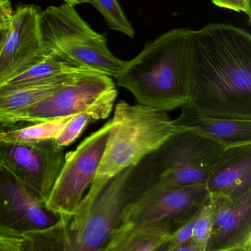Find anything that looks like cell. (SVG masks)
Masks as SVG:
<instances>
[{"instance_id":"1","label":"cell","mask_w":251,"mask_h":251,"mask_svg":"<svg viewBox=\"0 0 251 251\" xmlns=\"http://www.w3.org/2000/svg\"><path fill=\"white\" fill-rule=\"evenodd\" d=\"M187 105L218 119L251 120V36L230 24L191 32Z\"/></svg>"},{"instance_id":"2","label":"cell","mask_w":251,"mask_h":251,"mask_svg":"<svg viewBox=\"0 0 251 251\" xmlns=\"http://www.w3.org/2000/svg\"><path fill=\"white\" fill-rule=\"evenodd\" d=\"M191 32L172 29L161 35L133 60L116 78L139 104L171 111L188 104L191 83Z\"/></svg>"},{"instance_id":"3","label":"cell","mask_w":251,"mask_h":251,"mask_svg":"<svg viewBox=\"0 0 251 251\" xmlns=\"http://www.w3.org/2000/svg\"><path fill=\"white\" fill-rule=\"evenodd\" d=\"M128 206L117 187L106 185L86 193L73 215L53 226L20 237L22 251H100L122 224Z\"/></svg>"},{"instance_id":"4","label":"cell","mask_w":251,"mask_h":251,"mask_svg":"<svg viewBox=\"0 0 251 251\" xmlns=\"http://www.w3.org/2000/svg\"><path fill=\"white\" fill-rule=\"evenodd\" d=\"M228 149L200 136L175 132L131 167L127 185L138 199L162 186H206L208 177Z\"/></svg>"},{"instance_id":"5","label":"cell","mask_w":251,"mask_h":251,"mask_svg":"<svg viewBox=\"0 0 251 251\" xmlns=\"http://www.w3.org/2000/svg\"><path fill=\"white\" fill-rule=\"evenodd\" d=\"M175 133L166 112L119 101L106 148L89 188L97 190L121 171L134 166Z\"/></svg>"},{"instance_id":"6","label":"cell","mask_w":251,"mask_h":251,"mask_svg":"<svg viewBox=\"0 0 251 251\" xmlns=\"http://www.w3.org/2000/svg\"><path fill=\"white\" fill-rule=\"evenodd\" d=\"M111 127V121L66 153L64 165L46 202L60 217L73 215L89 188L100 165Z\"/></svg>"},{"instance_id":"7","label":"cell","mask_w":251,"mask_h":251,"mask_svg":"<svg viewBox=\"0 0 251 251\" xmlns=\"http://www.w3.org/2000/svg\"><path fill=\"white\" fill-rule=\"evenodd\" d=\"M209 196L205 185L155 187L126 208L122 223L165 227L172 234L200 209Z\"/></svg>"},{"instance_id":"8","label":"cell","mask_w":251,"mask_h":251,"mask_svg":"<svg viewBox=\"0 0 251 251\" xmlns=\"http://www.w3.org/2000/svg\"><path fill=\"white\" fill-rule=\"evenodd\" d=\"M66 153L55 139L32 144L0 143V168L47 202L64 165Z\"/></svg>"},{"instance_id":"9","label":"cell","mask_w":251,"mask_h":251,"mask_svg":"<svg viewBox=\"0 0 251 251\" xmlns=\"http://www.w3.org/2000/svg\"><path fill=\"white\" fill-rule=\"evenodd\" d=\"M113 89L115 84L112 78L90 71L70 85L29 107L0 113V125L12 126L20 122L35 124L71 117L87 110Z\"/></svg>"},{"instance_id":"10","label":"cell","mask_w":251,"mask_h":251,"mask_svg":"<svg viewBox=\"0 0 251 251\" xmlns=\"http://www.w3.org/2000/svg\"><path fill=\"white\" fill-rule=\"evenodd\" d=\"M41 11L35 4H19L13 10L0 50V85L50 54L43 42Z\"/></svg>"},{"instance_id":"11","label":"cell","mask_w":251,"mask_h":251,"mask_svg":"<svg viewBox=\"0 0 251 251\" xmlns=\"http://www.w3.org/2000/svg\"><path fill=\"white\" fill-rule=\"evenodd\" d=\"M61 217L50 211L11 174L0 168V235L20 238L47 229Z\"/></svg>"},{"instance_id":"12","label":"cell","mask_w":251,"mask_h":251,"mask_svg":"<svg viewBox=\"0 0 251 251\" xmlns=\"http://www.w3.org/2000/svg\"><path fill=\"white\" fill-rule=\"evenodd\" d=\"M210 197L212 229L205 251L251 250V191L237 199Z\"/></svg>"},{"instance_id":"13","label":"cell","mask_w":251,"mask_h":251,"mask_svg":"<svg viewBox=\"0 0 251 251\" xmlns=\"http://www.w3.org/2000/svg\"><path fill=\"white\" fill-rule=\"evenodd\" d=\"M172 123L175 132L200 136L225 148L251 144V120L210 117L186 104Z\"/></svg>"},{"instance_id":"14","label":"cell","mask_w":251,"mask_h":251,"mask_svg":"<svg viewBox=\"0 0 251 251\" xmlns=\"http://www.w3.org/2000/svg\"><path fill=\"white\" fill-rule=\"evenodd\" d=\"M210 196L237 199L251 191V144L229 148L222 162L208 177Z\"/></svg>"},{"instance_id":"15","label":"cell","mask_w":251,"mask_h":251,"mask_svg":"<svg viewBox=\"0 0 251 251\" xmlns=\"http://www.w3.org/2000/svg\"><path fill=\"white\" fill-rule=\"evenodd\" d=\"M170 234L165 227L122 223L100 251H155L167 241Z\"/></svg>"},{"instance_id":"16","label":"cell","mask_w":251,"mask_h":251,"mask_svg":"<svg viewBox=\"0 0 251 251\" xmlns=\"http://www.w3.org/2000/svg\"><path fill=\"white\" fill-rule=\"evenodd\" d=\"M90 71L82 69L75 73L53 78L46 82L0 96V113H10L29 107L70 85Z\"/></svg>"},{"instance_id":"17","label":"cell","mask_w":251,"mask_h":251,"mask_svg":"<svg viewBox=\"0 0 251 251\" xmlns=\"http://www.w3.org/2000/svg\"><path fill=\"white\" fill-rule=\"evenodd\" d=\"M82 69H85L50 54L38 64L0 85V96L37 85L53 78L75 73Z\"/></svg>"},{"instance_id":"18","label":"cell","mask_w":251,"mask_h":251,"mask_svg":"<svg viewBox=\"0 0 251 251\" xmlns=\"http://www.w3.org/2000/svg\"><path fill=\"white\" fill-rule=\"evenodd\" d=\"M116 97L117 91L115 88L100 97L87 110L72 116L55 139L56 143L63 148L69 146L81 136L88 125L107 119L112 111Z\"/></svg>"},{"instance_id":"19","label":"cell","mask_w":251,"mask_h":251,"mask_svg":"<svg viewBox=\"0 0 251 251\" xmlns=\"http://www.w3.org/2000/svg\"><path fill=\"white\" fill-rule=\"evenodd\" d=\"M72 117L47 121L23 128L0 131V143L32 144L56 139Z\"/></svg>"},{"instance_id":"20","label":"cell","mask_w":251,"mask_h":251,"mask_svg":"<svg viewBox=\"0 0 251 251\" xmlns=\"http://www.w3.org/2000/svg\"><path fill=\"white\" fill-rule=\"evenodd\" d=\"M92 4L106 19L111 29L122 32L134 38V28L127 19L118 0H90Z\"/></svg>"},{"instance_id":"21","label":"cell","mask_w":251,"mask_h":251,"mask_svg":"<svg viewBox=\"0 0 251 251\" xmlns=\"http://www.w3.org/2000/svg\"><path fill=\"white\" fill-rule=\"evenodd\" d=\"M212 229V203L210 196L199 209L193 240L200 251H206Z\"/></svg>"},{"instance_id":"22","label":"cell","mask_w":251,"mask_h":251,"mask_svg":"<svg viewBox=\"0 0 251 251\" xmlns=\"http://www.w3.org/2000/svg\"><path fill=\"white\" fill-rule=\"evenodd\" d=\"M199 209L187 222L184 223L178 229L175 230L170 234L167 242L169 249L176 247V246L184 244V243L193 240V231H194L195 225Z\"/></svg>"},{"instance_id":"23","label":"cell","mask_w":251,"mask_h":251,"mask_svg":"<svg viewBox=\"0 0 251 251\" xmlns=\"http://www.w3.org/2000/svg\"><path fill=\"white\" fill-rule=\"evenodd\" d=\"M212 2L218 7L243 12L251 18V0H212Z\"/></svg>"},{"instance_id":"24","label":"cell","mask_w":251,"mask_h":251,"mask_svg":"<svg viewBox=\"0 0 251 251\" xmlns=\"http://www.w3.org/2000/svg\"><path fill=\"white\" fill-rule=\"evenodd\" d=\"M0 251H22L20 238L0 235Z\"/></svg>"},{"instance_id":"25","label":"cell","mask_w":251,"mask_h":251,"mask_svg":"<svg viewBox=\"0 0 251 251\" xmlns=\"http://www.w3.org/2000/svg\"><path fill=\"white\" fill-rule=\"evenodd\" d=\"M12 13L11 1L10 0H0V26L8 23Z\"/></svg>"},{"instance_id":"26","label":"cell","mask_w":251,"mask_h":251,"mask_svg":"<svg viewBox=\"0 0 251 251\" xmlns=\"http://www.w3.org/2000/svg\"><path fill=\"white\" fill-rule=\"evenodd\" d=\"M168 246V245H167ZM168 251H200L193 240L176 247L169 249Z\"/></svg>"},{"instance_id":"27","label":"cell","mask_w":251,"mask_h":251,"mask_svg":"<svg viewBox=\"0 0 251 251\" xmlns=\"http://www.w3.org/2000/svg\"><path fill=\"white\" fill-rule=\"evenodd\" d=\"M65 1V4L69 5L75 6L77 4H83V3H90V0H63Z\"/></svg>"},{"instance_id":"28","label":"cell","mask_w":251,"mask_h":251,"mask_svg":"<svg viewBox=\"0 0 251 251\" xmlns=\"http://www.w3.org/2000/svg\"><path fill=\"white\" fill-rule=\"evenodd\" d=\"M167 242L165 244L162 245L161 247H159V249H156L155 251H168V250H169V248H168L167 243Z\"/></svg>"},{"instance_id":"29","label":"cell","mask_w":251,"mask_h":251,"mask_svg":"<svg viewBox=\"0 0 251 251\" xmlns=\"http://www.w3.org/2000/svg\"><path fill=\"white\" fill-rule=\"evenodd\" d=\"M7 27L4 32L1 33V35H0V50H1V45H2L3 41H4V37H5L6 32H7Z\"/></svg>"},{"instance_id":"30","label":"cell","mask_w":251,"mask_h":251,"mask_svg":"<svg viewBox=\"0 0 251 251\" xmlns=\"http://www.w3.org/2000/svg\"><path fill=\"white\" fill-rule=\"evenodd\" d=\"M7 25H8V23H7V25H3V26H0V35H1V33H2V32H4L6 29H7Z\"/></svg>"},{"instance_id":"31","label":"cell","mask_w":251,"mask_h":251,"mask_svg":"<svg viewBox=\"0 0 251 251\" xmlns=\"http://www.w3.org/2000/svg\"><path fill=\"white\" fill-rule=\"evenodd\" d=\"M251 251V250H250V251Z\"/></svg>"}]
</instances>
